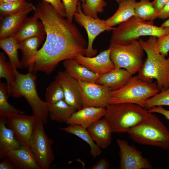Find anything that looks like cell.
<instances>
[{
    "mask_svg": "<svg viewBox=\"0 0 169 169\" xmlns=\"http://www.w3.org/2000/svg\"><path fill=\"white\" fill-rule=\"evenodd\" d=\"M9 95L7 83L0 82V115L7 118L18 114H25L11 105L8 101Z\"/></svg>",
    "mask_w": 169,
    "mask_h": 169,
    "instance_id": "f1b7e54d",
    "label": "cell"
},
{
    "mask_svg": "<svg viewBox=\"0 0 169 169\" xmlns=\"http://www.w3.org/2000/svg\"><path fill=\"white\" fill-rule=\"evenodd\" d=\"M116 143L120 148V169H151L149 161L142 156L141 152L126 141L120 139Z\"/></svg>",
    "mask_w": 169,
    "mask_h": 169,
    "instance_id": "4fadbf2b",
    "label": "cell"
},
{
    "mask_svg": "<svg viewBox=\"0 0 169 169\" xmlns=\"http://www.w3.org/2000/svg\"><path fill=\"white\" fill-rule=\"evenodd\" d=\"M6 58L3 52L0 53V79L4 78L6 80L8 87L16 79L14 67L6 60Z\"/></svg>",
    "mask_w": 169,
    "mask_h": 169,
    "instance_id": "836d02e7",
    "label": "cell"
},
{
    "mask_svg": "<svg viewBox=\"0 0 169 169\" xmlns=\"http://www.w3.org/2000/svg\"><path fill=\"white\" fill-rule=\"evenodd\" d=\"M46 101L50 105L64 99V94L62 87L55 79L46 88L45 93Z\"/></svg>",
    "mask_w": 169,
    "mask_h": 169,
    "instance_id": "d6a6232c",
    "label": "cell"
},
{
    "mask_svg": "<svg viewBox=\"0 0 169 169\" xmlns=\"http://www.w3.org/2000/svg\"><path fill=\"white\" fill-rule=\"evenodd\" d=\"M158 18L162 20L169 18V0L158 12Z\"/></svg>",
    "mask_w": 169,
    "mask_h": 169,
    "instance_id": "f35d334b",
    "label": "cell"
},
{
    "mask_svg": "<svg viewBox=\"0 0 169 169\" xmlns=\"http://www.w3.org/2000/svg\"><path fill=\"white\" fill-rule=\"evenodd\" d=\"M151 113H158L164 115L169 120V110L165 109L162 106H158L152 107L148 110Z\"/></svg>",
    "mask_w": 169,
    "mask_h": 169,
    "instance_id": "ab89813d",
    "label": "cell"
},
{
    "mask_svg": "<svg viewBox=\"0 0 169 169\" xmlns=\"http://www.w3.org/2000/svg\"><path fill=\"white\" fill-rule=\"evenodd\" d=\"M113 30L110 43L126 45L137 40L141 36L158 38L168 33L169 28L156 26L153 21H147L134 16L119 24Z\"/></svg>",
    "mask_w": 169,
    "mask_h": 169,
    "instance_id": "5b68a950",
    "label": "cell"
},
{
    "mask_svg": "<svg viewBox=\"0 0 169 169\" xmlns=\"http://www.w3.org/2000/svg\"><path fill=\"white\" fill-rule=\"evenodd\" d=\"M33 9L5 16L0 19V39L13 36L17 31L28 14Z\"/></svg>",
    "mask_w": 169,
    "mask_h": 169,
    "instance_id": "cb8c5ba5",
    "label": "cell"
},
{
    "mask_svg": "<svg viewBox=\"0 0 169 169\" xmlns=\"http://www.w3.org/2000/svg\"><path fill=\"white\" fill-rule=\"evenodd\" d=\"M35 6L27 1L0 3V19L12 15L17 14L29 10H34Z\"/></svg>",
    "mask_w": 169,
    "mask_h": 169,
    "instance_id": "4dcf8cb0",
    "label": "cell"
},
{
    "mask_svg": "<svg viewBox=\"0 0 169 169\" xmlns=\"http://www.w3.org/2000/svg\"><path fill=\"white\" fill-rule=\"evenodd\" d=\"M46 33L42 22L34 13L27 18L13 36L18 42L35 36L45 37Z\"/></svg>",
    "mask_w": 169,
    "mask_h": 169,
    "instance_id": "d6986e66",
    "label": "cell"
},
{
    "mask_svg": "<svg viewBox=\"0 0 169 169\" xmlns=\"http://www.w3.org/2000/svg\"><path fill=\"white\" fill-rule=\"evenodd\" d=\"M63 65L65 70L70 76L77 81L96 83L101 75L89 70L79 63L75 58L64 61Z\"/></svg>",
    "mask_w": 169,
    "mask_h": 169,
    "instance_id": "7402d4cb",
    "label": "cell"
},
{
    "mask_svg": "<svg viewBox=\"0 0 169 169\" xmlns=\"http://www.w3.org/2000/svg\"><path fill=\"white\" fill-rule=\"evenodd\" d=\"M75 59L89 70L100 75L108 73L115 69V65L110 57L109 48L101 51L96 56L88 57L79 55Z\"/></svg>",
    "mask_w": 169,
    "mask_h": 169,
    "instance_id": "9a60e30c",
    "label": "cell"
},
{
    "mask_svg": "<svg viewBox=\"0 0 169 169\" xmlns=\"http://www.w3.org/2000/svg\"><path fill=\"white\" fill-rule=\"evenodd\" d=\"M38 120L33 115L18 114L6 118V125L13 132L21 146L30 148L31 141Z\"/></svg>",
    "mask_w": 169,
    "mask_h": 169,
    "instance_id": "7c38bea8",
    "label": "cell"
},
{
    "mask_svg": "<svg viewBox=\"0 0 169 169\" xmlns=\"http://www.w3.org/2000/svg\"><path fill=\"white\" fill-rule=\"evenodd\" d=\"M80 1L82 2V3H84L85 2V0H80Z\"/></svg>",
    "mask_w": 169,
    "mask_h": 169,
    "instance_id": "bcb514c9",
    "label": "cell"
},
{
    "mask_svg": "<svg viewBox=\"0 0 169 169\" xmlns=\"http://www.w3.org/2000/svg\"><path fill=\"white\" fill-rule=\"evenodd\" d=\"M77 81L83 108H105L109 104L112 91L110 88L96 83Z\"/></svg>",
    "mask_w": 169,
    "mask_h": 169,
    "instance_id": "30bf717a",
    "label": "cell"
},
{
    "mask_svg": "<svg viewBox=\"0 0 169 169\" xmlns=\"http://www.w3.org/2000/svg\"><path fill=\"white\" fill-rule=\"evenodd\" d=\"M135 16L142 20L151 21L158 18V12L149 0H140L135 5Z\"/></svg>",
    "mask_w": 169,
    "mask_h": 169,
    "instance_id": "f546056e",
    "label": "cell"
},
{
    "mask_svg": "<svg viewBox=\"0 0 169 169\" xmlns=\"http://www.w3.org/2000/svg\"><path fill=\"white\" fill-rule=\"evenodd\" d=\"M76 111L64 100H62L50 105L49 116L52 120L60 123H66L72 114Z\"/></svg>",
    "mask_w": 169,
    "mask_h": 169,
    "instance_id": "4316f807",
    "label": "cell"
},
{
    "mask_svg": "<svg viewBox=\"0 0 169 169\" xmlns=\"http://www.w3.org/2000/svg\"><path fill=\"white\" fill-rule=\"evenodd\" d=\"M127 133L137 143L165 150L169 149V130L152 113L143 122L129 129Z\"/></svg>",
    "mask_w": 169,
    "mask_h": 169,
    "instance_id": "8992f818",
    "label": "cell"
},
{
    "mask_svg": "<svg viewBox=\"0 0 169 169\" xmlns=\"http://www.w3.org/2000/svg\"><path fill=\"white\" fill-rule=\"evenodd\" d=\"M157 39L151 36L146 41L138 39L147 57L137 75L146 80L156 79L159 90L161 91L169 88V57L166 58L158 51Z\"/></svg>",
    "mask_w": 169,
    "mask_h": 169,
    "instance_id": "7a4b0ae2",
    "label": "cell"
},
{
    "mask_svg": "<svg viewBox=\"0 0 169 169\" xmlns=\"http://www.w3.org/2000/svg\"><path fill=\"white\" fill-rule=\"evenodd\" d=\"M132 75L125 69H115L101 75L96 83L105 85L110 88L112 91L115 90L125 85Z\"/></svg>",
    "mask_w": 169,
    "mask_h": 169,
    "instance_id": "603a6c76",
    "label": "cell"
},
{
    "mask_svg": "<svg viewBox=\"0 0 169 169\" xmlns=\"http://www.w3.org/2000/svg\"><path fill=\"white\" fill-rule=\"evenodd\" d=\"M0 47L7 54L13 66L17 69L23 68L18 58V42L13 36L0 39Z\"/></svg>",
    "mask_w": 169,
    "mask_h": 169,
    "instance_id": "83f0119b",
    "label": "cell"
},
{
    "mask_svg": "<svg viewBox=\"0 0 169 169\" xmlns=\"http://www.w3.org/2000/svg\"><path fill=\"white\" fill-rule=\"evenodd\" d=\"M65 9L66 18L72 22L74 15L77 11V8L80 0H62Z\"/></svg>",
    "mask_w": 169,
    "mask_h": 169,
    "instance_id": "d590c367",
    "label": "cell"
},
{
    "mask_svg": "<svg viewBox=\"0 0 169 169\" xmlns=\"http://www.w3.org/2000/svg\"><path fill=\"white\" fill-rule=\"evenodd\" d=\"M169 106V88L161 91L145 101L144 108L149 110L158 106Z\"/></svg>",
    "mask_w": 169,
    "mask_h": 169,
    "instance_id": "e575fe53",
    "label": "cell"
},
{
    "mask_svg": "<svg viewBox=\"0 0 169 169\" xmlns=\"http://www.w3.org/2000/svg\"><path fill=\"white\" fill-rule=\"evenodd\" d=\"M105 109L87 107L74 112L66 122L68 125H77L87 129L91 125L104 117Z\"/></svg>",
    "mask_w": 169,
    "mask_h": 169,
    "instance_id": "e0dca14e",
    "label": "cell"
},
{
    "mask_svg": "<svg viewBox=\"0 0 169 169\" xmlns=\"http://www.w3.org/2000/svg\"><path fill=\"white\" fill-rule=\"evenodd\" d=\"M136 0H122L119 3L115 12L105 20L108 26L113 27L135 16V5Z\"/></svg>",
    "mask_w": 169,
    "mask_h": 169,
    "instance_id": "d4e9b609",
    "label": "cell"
},
{
    "mask_svg": "<svg viewBox=\"0 0 169 169\" xmlns=\"http://www.w3.org/2000/svg\"><path fill=\"white\" fill-rule=\"evenodd\" d=\"M169 0H154L152 3L158 12L165 5Z\"/></svg>",
    "mask_w": 169,
    "mask_h": 169,
    "instance_id": "b9f144b4",
    "label": "cell"
},
{
    "mask_svg": "<svg viewBox=\"0 0 169 169\" xmlns=\"http://www.w3.org/2000/svg\"><path fill=\"white\" fill-rule=\"evenodd\" d=\"M161 26L164 28H169V18L162 24Z\"/></svg>",
    "mask_w": 169,
    "mask_h": 169,
    "instance_id": "f6af8a7d",
    "label": "cell"
},
{
    "mask_svg": "<svg viewBox=\"0 0 169 169\" xmlns=\"http://www.w3.org/2000/svg\"><path fill=\"white\" fill-rule=\"evenodd\" d=\"M119 3L122 0H115ZM107 3L104 0H85L84 3L81 4L83 13L94 18H98V13L104 11V8Z\"/></svg>",
    "mask_w": 169,
    "mask_h": 169,
    "instance_id": "1f68e13d",
    "label": "cell"
},
{
    "mask_svg": "<svg viewBox=\"0 0 169 169\" xmlns=\"http://www.w3.org/2000/svg\"><path fill=\"white\" fill-rule=\"evenodd\" d=\"M5 117H0V159L7 158L10 151L17 149L21 145L13 132L6 125Z\"/></svg>",
    "mask_w": 169,
    "mask_h": 169,
    "instance_id": "44dd1931",
    "label": "cell"
},
{
    "mask_svg": "<svg viewBox=\"0 0 169 169\" xmlns=\"http://www.w3.org/2000/svg\"><path fill=\"white\" fill-rule=\"evenodd\" d=\"M59 129L75 135L88 143L90 148V154L93 158H95L101 154L100 148L95 143L87 130L81 126L77 125H69L67 127Z\"/></svg>",
    "mask_w": 169,
    "mask_h": 169,
    "instance_id": "484cf974",
    "label": "cell"
},
{
    "mask_svg": "<svg viewBox=\"0 0 169 169\" xmlns=\"http://www.w3.org/2000/svg\"><path fill=\"white\" fill-rule=\"evenodd\" d=\"M110 164L106 159H100L91 167L92 169H108L109 168Z\"/></svg>",
    "mask_w": 169,
    "mask_h": 169,
    "instance_id": "60d3db41",
    "label": "cell"
},
{
    "mask_svg": "<svg viewBox=\"0 0 169 169\" xmlns=\"http://www.w3.org/2000/svg\"><path fill=\"white\" fill-rule=\"evenodd\" d=\"M44 37L35 36L18 42L19 49L22 54L21 62L23 68H28L29 72H33V66L38 48Z\"/></svg>",
    "mask_w": 169,
    "mask_h": 169,
    "instance_id": "2e32d148",
    "label": "cell"
},
{
    "mask_svg": "<svg viewBox=\"0 0 169 169\" xmlns=\"http://www.w3.org/2000/svg\"><path fill=\"white\" fill-rule=\"evenodd\" d=\"M51 4L59 13L63 17H66L65 9L61 0H43Z\"/></svg>",
    "mask_w": 169,
    "mask_h": 169,
    "instance_id": "74e56055",
    "label": "cell"
},
{
    "mask_svg": "<svg viewBox=\"0 0 169 169\" xmlns=\"http://www.w3.org/2000/svg\"><path fill=\"white\" fill-rule=\"evenodd\" d=\"M7 158L14 169H40L31 148L21 146L8 153Z\"/></svg>",
    "mask_w": 169,
    "mask_h": 169,
    "instance_id": "ac0fdd59",
    "label": "cell"
},
{
    "mask_svg": "<svg viewBox=\"0 0 169 169\" xmlns=\"http://www.w3.org/2000/svg\"><path fill=\"white\" fill-rule=\"evenodd\" d=\"M34 10L44 26L46 38L36 55L33 72L49 75L60 62L85 55L86 41L74 23L44 0L39 2Z\"/></svg>",
    "mask_w": 169,
    "mask_h": 169,
    "instance_id": "6da1fadb",
    "label": "cell"
},
{
    "mask_svg": "<svg viewBox=\"0 0 169 169\" xmlns=\"http://www.w3.org/2000/svg\"><path fill=\"white\" fill-rule=\"evenodd\" d=\"M55 79L63 89L65 101L76 111L81 109L83 106L77 80L65 70L59 72Z\"/></svg>",
    "mask_w": 169,
    "mask_h": 169,
    "instance_id": "5bb4252c",
    "label": "cell"
},
{
    "mask_svg": "<svg viewBox=\"0 0 169 169\" xmlns=\"http://www.w3.org/2000/svg\"><path fill=\"white\" fill-rule=\"evenodd\" d=\"M0 163V169H13L14 167L7 158H5Z\"/></svg>",
    "mask_w": 169,
    "mask_h": 169,
    "instance_id": "7bdbcfd3",
    "label": "cell"
},
{
    "mask_svg": "<svg viewBox=\"0 0 169 169\" xmlns=\"http://www.w3.org/2000/svg\"><path fill=\"white\" fill-rule=\"evenodd\" d=\"M14 82L8 87L9 95L14 98H24L35 116L44 124L48 122L50 105L40 98L37 90V76L34 72L26 74L19 72L14 67Z\"/></svg>",
    "mask_w": 169,
    "mask_h": 169,
    "instance_id": "3957f363",
    "label": "cell"
},
{
    "mask_svg": "<svg viewBox=\"0 0 169 169\" xmlns=\"http://www.w3.org/2000/svg\"><path fill=\"white\" fill-rule=\"evenodd\" d=\"M44 124L38 120L31 141L30 148L40 169H49L55 158L52 147L54 141L45 133Z\"/></svg>",
    "mask_w": 169,
    "mask_h": 169,
    "instance_id": "9c48e42d",
    "label": "cell"
},
{
    "mask_svg": "<svg viewBox=\"0 0 169 169\" xmlns=\"http://www.w3.org/2000/svg\"><path fill=\"white\" fill-rule=\"evenodd\" d=\"M86 130L100 148L105 149L110 144L112 133L109 124L105 118L95 122Z\"/></svg>",
    "mask_w": 169,
    "mask_h": 169,
    "instance_id": "ffe728a7",
    "label": "cell"
},
{
    "mask_svg": "<svg viewBox=\"0 0 169 169\" xmlns=\"http://www.w3.org/2000/svg\"><path fill=\"white\" fill-rule=\"evenodd\" d=\"M109 49L115 69H124L133 74L141 69L144 51L138 40L126 45L110 43Z\"/></svg>",
    "mask_w": 169,
    "mask_h": 169,
    "instance_id": "ba28073f",
    "label": "cell"
},
{
    "mask_svg": "<svg viewBox=\"0 0 169 169\" xmlns=\"http://www.w3.org/2000/svg\"><path fill=\"white\" fill-rule=\"evenodd\" d=\"M160 91L156 84L153 80H145L137 75L132 76L122 87L111 91L109 104L129 103L144 108L146 100Z\"/></svg>",
    "mask_w": 169,
    "mask_h": 169,
    "instance_id": "52a82bcc",
    "label": "cell"
},
{
    "mask_svg": "<svg viewBox=\"0 0 169 169\" xmlns=\"http://www.w3.org/2000/svg\"><path fill=\"white\" fill-rule=\"evenodd\" d=\"M26 1V0H0V3H10L15 2Z\"/></svg>",
    "mask_w": 169,
    "mask_h": 169,
    "instance_id": "ee69618b",
    "label": "cell"
},
{
    "mask_svg": "<svg viewBox=\"0 0 169 169\" xmlns=\"http://www.w3.org/2000/svg\"><path fill=\"white\" fill-rule=\"evenodd\" d=\"M157 38L156 48L159 52L166 57L168 55L169 52V32Z\"/></svg>",
    "mask_w": 169,
    "mask_h": 169,
    "instance_id": "8d00e7d4",
    "label": "cell"
},
{
    "mask_svg": "<svg viewBox=\"0 0 169 169\" xmlns=\"http://www.w3.org/2000/svg\"><path fill=\"white\" fill-rule=\"evenodd\" d=\"M104 116L112 133H127L140 124L151 113L139 105L129 103L110 104L105 108Z\"/></svg>",
    "mask_w": 169,
    "mask_h": 169,
    "instance_id": "277c9868",
    "label": "cell"
},
{
    "mask_svg": "<svg viewBox=\"0 0 169 169\" xmlns=\"http://www.w3.org/2000/svg\"><path fill=\"white\" fill-rule=\"evenodd\" d=\"M74 18L76 22L85 28L87 33L88 44L85 56L93 57L97 53V50L94 49L93 47V43L95 38L105 31L113 30L115 28L107 26L105 20L99 18H94L85 14L82 11L80 1L78 3L77 11L74 14Z\"/></svg>",
    "mask_w": 169,
    "mask_h": 169,
    "instance_id": "8fae6325",
    "label": "cell"
}]
</instances>
